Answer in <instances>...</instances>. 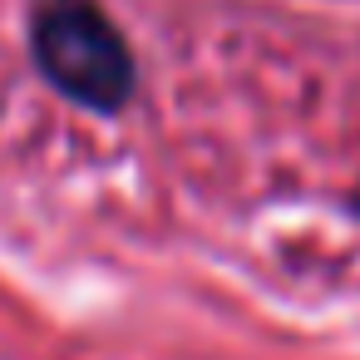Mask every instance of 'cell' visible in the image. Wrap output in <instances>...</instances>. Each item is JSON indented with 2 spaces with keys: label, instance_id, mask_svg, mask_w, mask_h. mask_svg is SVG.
<instances>
[{
  "label": "cell",
  "instance_id": "1",
  "mask_svg": "<svg viewBox=\"0 0 360 360\" xmlns=\"http://www.w3.org/2000/svg\"><path fill=\"white\" fill-rule=\"evenodd\" d=\"M35 60L45 79L89 104V109H119L134 94V60L119 30L104 20L94 0H50L35 15Z\"/></svg>",
  "mask_w": 360,
  "mask_h": 360
}]
</instances>
